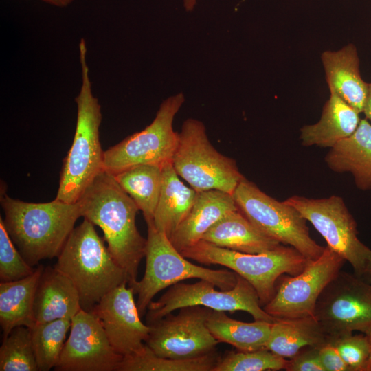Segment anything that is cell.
Listing matches in <instances>:
<instances>
[{"label":"cell","instance_id":"cell-2","mask_svg":"<svg viewBox=\"0 0 371 371\" xmlns=\"http://www.w3.org/2000/svg\"><path fill=\"white\" fill-rule=\"evenodd\" d=\"M1 205L3 223L24 259L34 267L40 261L58 257L81 216L78 203L56 199L29 203L3 193Z\"/></svg>","mask_w":371,"mask_h":371},{"label":"cell","instance_id":"cell-7","mask_svg":"<svg viewBox=\"0 0 371 371\" xmlns=\"http://www.w3.org/2000/svg\"><path fill=\"white\" fill-rule=\"evenodd\" d=\"M178 175L197 192L217 190L233 194L245 178L236 161L219 153L211 144L203 123L184 121L172 160Z\"/></svg>","mask_w":371,"mask_h":371},{"label":"cell","instance_id":"cell-24","mask_svg":"<svg viewBox=\"0 0 371 371\" xmlns=\"http://www.w3.org/2000/svg\"><path fill=\"white\" fill-rule=\"evenodd\" d=\"M330 339L331 337L313 315L276 318L272 323L265 348L284 359H291L304 347L319 348L330 342Z\"/></svg>","mask_w":371,"mask_h":371},{"label":"cell","instance_id":"cell-6","mask_svg":"<svg viewBox=\"0 0 371 371\" xmlns=\"http://www.w3.org/2000/svg\"><path fill=\"white\" fill-rule=\"evenodd\" d=\"M180 253L201 264L224 266L242 276L254 287L262 307L273 296L282 275L299 274L310 260L295 248L283 244L267 252L247 254L201 240Z\"/></svg>","mask_w":371,"mask_h":371},{"label":"cell","instance_id":"cell-27","mask_svg":"<svg viewBox=\"0 0 371 371\" xmlns=\"http://www.w3.org/2000/svg\"><path fill=\"white\" fill-rule=\"evenodd\" d=\"M120 186L142 212L146 223L153 222L162 186V166L136 165L113 175Z\"/></svg>","mask_w":371,"mask_h":371},{"label":"cell","instance_id":"cell-32","mask_svg":"<svg viewBox=\"0 0 371 371\" xmlns=\"http://www.w3.org/2000/svg\"><path fill=\"white\" fill-rule=\"evenodd\" d=\"M35 269L29 265L14 246L3 220L0 217V280L11 282L32 274Z\"/></svg>","mask_w":371,"mask_h":371},{"label":"cell","instance_id":"cell-15","mask_svg":"<svg viewBox=\"0 0 371 371\" xmlns=\"http://www.w3.org/2000/svg\"><path fill=\"white\" fill-rule=\"evenodd\" d=\"M123 356L110 344L99 319L81 309L72 319L56 371H115Z\"/></svg>","mask_w":371,"mask_h":371},{"label":"cell","instance_id":"cell-30","mask_svg":"<svg viewBox=\"0 0 371 371\" xmlns=\"http://www.w3.org/2000/svg\"><path fill=\"white\" fill-rule=\"evenodd\" d=\"M1 371H38L30 328H14L0 347Z\"/></svg>","mask_w":371,"mask_h":371},{"label":"cell","instance_id":"cell-9","mask_svg":"<svg viewBox=\"0 0 371 371\" xmlns=\"http://www.w3.org/2000/svg\"><path fill=\"white\" fill-rule=\"evenodd\" d=\"M184 102L182 93L164 100L148 126L104 151L103 170L114 175L136 165L171 161L178 140L173 121Z\"/></svg>","mask_w":371,"mask_h":371},{"label":"cell","instance_id":"cell-34","mask_svg":"<svg viewBox=\"0 0 371 371\" xmlns=\"http://www.w3.org/2000/svg\"><path fill=\"white\" fill-rule=\"evenodd\" d=\"M317 347L307 346L301 349L294 357L287 359V371H324L318 357Z\"/></svg>","mask_w":371,"mask_h":371},{"label":"cell","instance_id":"cell-18","mask_svg":"<svg viewBox=\"0 0 371 371\" xmlns=\"http://www.w3.org/2000/svg\"><path fill=\"white\" fill-rule=\"evenodd\" d=\"M238 209L232 194L217 190L198 192L191 210L170 240L181 252L202 240L213 225Z\"/></svg>","mask_w":371,"mask_h":371},{"label":"cell","instance_id":"cell-35","mask_svg":"<svg viewBox=\"0 0 371 371\" xmlns=\"http://www.w3.org/2000/svg\"><path fill=\"white\" fill-rule=\"evenodd\" d=\"M318 357L324 371H349L348 367L330 341L318 348Z\"/></svg>","mask_w":371,"mask_h":371},{"label":"cell","instance_id":"cell-29","mask_svg":"<svg viewBox=\"0 0 371 371\" xmlns=\"http://www.w3.org/2000/svg\"><path fill=\"white\" fill-rule=\"evenodd\" d=\"M71 324V319H60L35 323L30 328L38 370L48 371L56 366Z\"/></svg>","mask_w":371,"mask_h":371},{"label":"cell","instance_id":"cell-38","mask_svg":"<svg viewBox=\"0 0 371 371\" xmlns=\"http://www.w3.org/2000/svg\"><path fill=\"white\" fill-rule=\"evenodd\" d=\"M361 278L369 283H371V256L367 262L365 271Z\"/></svg>","mask_w":371,"mask_h":371},{"label":"cell","instance_id":"cell-5","mask_svg":"<svg viewBox=\"0 0 371 371\" xmlns=\"http://www.w3.org/2000/svg\"><path fill=\"white\" fill-rule=\"evenodd\" d=\"M145 251L146 267L143 278L131 287L137 295V306L142 317L155 295L181 281L196 278L214 284L221 290L232 289L237 274L227 269H212L190 262L171 243L164 233L150 222Z\"/></svg>","mask_w":371,"mask_h":371},{"label":"cell","instance_id":"cell-37","mask_svg":"<svg viewBox=\"0 0 371 371\" xmlns=\"http://www.w3.org/2000/svg\"><path fill=\"white\" fill-rule=\"evenodd\" d=\"M52 5L59 8H65L70 5L74 0H42Z\"/></svg>","mask_w":371,"mask_h":371},{"label":"cell","instance_id":"cell-16","mask_svg":"<svg viewBox=\"0 0 371 371\" xmlns=\"http://www.w3.org/2000/svg\"><path fill=\"white\" fill-rule=\"evenodd\" d=\"M126 284L124 282L104 295L91 311L114 350L123 357L142 352L150 331L141 320L134 291Z\"/></svg>","mask_w":371,"mask_h":371},{"label":"cell","instance_id":"cell-12","mask_svg":"<svg viewBox=\"0 0 371 371\" xmlns=\"http://www.w3.org/2000/svg\"><path fill=\"white\" fill-rule=\"evenodd\" d=\"M313 316L332 338L371 328V283L340 271L317 300Z\"/></svg>","mask_w":371,"mask_h":371},{"label":"cell","instance_id":"cell-23","mask_svg":"<svg viewBox=\"0 0 371 371\" xmlns=\"http://www.w3.org/2000/svg\"><path fill=\"white\" fill-rule=\"evenodd\" d=\"M162 186L153 224L170 239L191 210L198 192L183 183L171 161L162 166Z\"/></svg>","mask_w":371,"mask_h":371},{"label":"cell","instance_id":"cell-14","mask_svg":"<svg viewBox=\"0 0 371 371\" xmlns=\"http://www.w3.org/2000/svg\"><path fill=\"white\" fill-rule=\"evenodd\" d=\"M212 309L191 306L179 309L149 324L146 344L157 356L174 359H190L216 350L218 342L207 326Z\"/></svg>","mask_w":371,"mask_h":371},{"label":"cell","instance_id":"cell-3","mask_svg":"<svg viewBox=\"0 0 371 371\" xmlns=\"http://www.w3.org/2000/svg\"><path fill=\"white\" fill-rule=\"evenodd\" d=\"M82 85L75 98L77 120L72 144L63 160L55 199L77 203L85 190L103 170L104 151L100 142L101 106L92 91L87 63V43H79Z\"/></svg>","mask_w":371,"mask_h":371},{"label":"cell","instance_id":"cell-4","mask_svg":"<svg viewBox=\"0 0 371 371\" xmlns=\"http://www.w3.org/2000/svg\"><path fill=\"white\" fill-rule=\"evenodd\" d=\"M57 258L54 267L74 283L85 311L91 312L104 295L128 284L126 272L87 218L74 227Z\"/></svg>","mask_w":371,"mask_h":371},{"label":"cell","instance_id":"cell-40","mask_svg":"<svg viewBox=\"0 0 371 371\" xmlns=\"http://www.w3.org/2000/svg\"><path fill=\"white\" fill-rule=\"evenodd\" d=\"M363 333L366 335V337L368 338V342H369V344H370V357H369L366 371H371V328L368 329Z\"/></svg>","mask_w":371,"mask_h":371},{"label":"cell","instance_id":"cell-22","mask_svg":"<svg viewBox=\"0 0 371 371\" xmlns=\"http://www.w3.org/2000/svg\"><path fill=\"white\" fill-rule=\"evenodd\" d=\"M359 114L337 95L330 94L323 106L320 120L301 128L302 144L332 148L355 132L361 120Z\"/></svg>","mask_w":371,"mask_h":371},{"label":"cell","instance_id":"cell-26","mask_svg":"<svg viewBox=\"0 0 371 371\" xmlns=\"http://www.w3.org/2000/svg\"><path fill=\"white\" fill-rule=\"evenodd\" d=\"M271 325L260 320L243 322L229 317L225 311L214 310L207 320L209 330L218 343L229 344L241 351L265 348Z\"/></svg>","mask_w":371,"mask_h":371},{"label":"cell","instance_id":"cell-33","mask_svg":"<svg viewBox=\"0 0 371 371\" xmlns=\"http://www.w3.org/2000/svg\"><path fill=\"white\" fill-rule=\"evenodd\" d=\"M330 342L349 368V371H366L370 357V344L364 333H353L332 338Z\"/></svg>","mask_w":371,"mask_h":371},{"label":"cell","instance_id":"cell-21","mask_svg":"<svg viewBox=\"0 0 371 371\" xmlns=\"http://www.w3.org/2000/svg\"><path fill=\"white\" fill-rule=\"evenodd\" d=\"M202 240L247 254L267 252L281 245L258 229L238 209L223 217L205 234Z\"/></svg>","mask_w":371,"mask_h":371},{"label":"cell","instance_id":"cell-25","mask_svg":"<svg viewBox=\"0 0 371 371\" xmlns=\"http://www.w3.org/2000/svg\"><path fill=\"white\" fill-rule=\"evenodd\" d=\"M38 265L30 276L16 281L0 283V324L3 337L17 326L31 328L34 324V302L41 276Z\"/></svg>","mask_w":371,"mask_h":371},{"label":"cell","instance_id":"cell-8","mask_svg":"<svg viewBox=\"0 0 371 371\" xmlns=\"http://www.w3.org/2000/svg\"><path fill=\"white\" fill-rule=\"evenodd\" d=\"M232 196L238 210L266 235L295 248L310 260L324 251L325 247L311 237L306 220L292 205L267 195L245 177Z\"/></svg>","mask_w":371,"mask_h":371},{"label":"cell","instance_id":"cell-13","mask_svg":"<svg viewBox=\"0 0 371 371\" xmlns=\"http://www.w3.org/2000/svg\"><path fill=\"white\" fill-rule=\"evenodd\" d=\"M345 260L326 246L316 259L308 260L301 273L282 275L271 300L262 308L276 318L312 316L318 297L341 271Z\"/></svg>","mask_w":371,"mask_h":371},{"label":"cell","instance_id":"cell-20","mask_svg":"<svg viewBox=\"0 0 371 371\" xmlns=\"http://www.w3.org/2000/svg\"><path fill=\"white\" fill-rule=\"evenodd\" d=\"M325 161L335 172H351L359 189H371V124L367 119H361L351 135L330 148Z\"/></svg>","mask_w":371,"mask_h":371},{"label":"cell","instance_id":"cell-10","mask_svg":"<svg viewBox=\"0 0 371 371\" xmlns=\"http://www.w3.org/2000/svg\"><path fill=\"white\" fill-rule=\"evenodd\" d=\"M237 274V273H236ZM212 282L200 280L193 284L177 283L160 298L148 306L146 319L149 325L183 307L202 306L214 311L233 313L243 311L250 314L254 320L273 323L276 318L262 308L254 287L237 274L236 285L229 290H216Z\"/></svg>","mask_w":371,"mask_h":371},{"label":"cell","instance_id":"cell-17","mask_svg":"<svg viewBox=\"0 0 371 371\" xmlns=\"http://www.w3.org/2000/svg\"><path fill=\"white\" fill-rule=\"evenodd\" d=\"M330 94H335L359 113H362L368 83L361 78L357 47L349 43L321 54Z\"/></svg>","mask_w":371,"mask_h":371},{"label":"cell","instance_id":"cell-39","mask_svg":"<svg viewBox=\"0 0 371 371\" xmlns=\"http://www.w3.org/2000/svg\"><path fill=\"white\" fill-rule=\"evenodd\" d=\"M198 0H183V4L185 10L191 12L195 8Z\"/></svg>","mask_w":371,"mask_h":371},{"label":"cell","instance_id":"cell-36","mask_svg":"<svg viewBox=\"0 0 371 371\" xmlns=\"http://www.w3.org/2000/svg\"><path fill=\"white\" fill-rule=\"evenodd\" d=\"M362 113H364L367 120L371 121V82H368V91Z\"/></svg>","mask_w":371,"mask_h":371},{"label":"cell","instance_id":"cell-19","mask_svg":"<svg viewBox=\"0 0 371 371\" xmlns=\"http://www.w3.org/2000/svg\"><path fill=\"white\" fill-rule=\"evenodd\" d=\"M81 309L79 293L71 280L54 267L44 268L34 297L35 323L71 320Z\"/></svg>","mask_w":371,"mask_h":371},{"label":"cell","instance_id":"cell-28","mask_svg":"<svg viewBox=\"0 0 371 371\" xmlns=\"http://www.w3.org/2000/svg\"><path fill=\"white\" fill-rule=\"evenodd\" d=\"M220 357L216 350L190 359L162 357L146 344L142 352L124 357L115 371H213Z\"/></svg>","mask_w":371,"mask_h":371},{"label":"cell","instance_id":"cell-1","mask_svg":"<svg viewBox=\"0 0 371 371\" xmlns=\"http://www.w3.org/2000/svg\"><path fill=\"white\" fill-rule=\"evenodd\" d=\"M81 216L102 230L108 250L124 270L128 285L137 280L138 267L145 256L146 239L136 226L139 208L120 186L113 175L102 170L79 200Z\"/></svg>","mask_w":371,"mask_h":371},{"label":"cell","instance_id":"cell-11","mask_svg":"<svg viewBox=\"0 0 371 371\" xmlns=\"http://www.w3.org/2000/svg\"><path fill=\"white\" fill-rule=\"evenodd\" d=\"M284 202L292 205L324 238L330 247L361 277L371 249L358 238L357 225L341 197L308 199L292 196Z\"/></svg>","mask_w":371,"mask_h":371},{"label":"cell","instance_id":"cell-31","mask_svg":"<svg viewBox=\"0 0 371 371\" xmlns=\"http://www.w3.org/2000/svg\"><path fill=\"white\" fill-rule=\"evenodd\" d=\"M287 359L263 348L229 351L220 357L213 371H265L285 369Z\"/></svg>","mask_w":371,"mask_h":371}]
</instances>
